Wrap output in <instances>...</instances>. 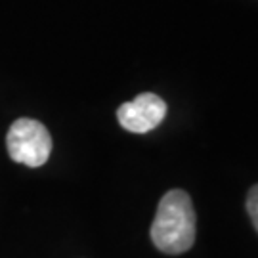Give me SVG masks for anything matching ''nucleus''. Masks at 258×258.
<instances>
[{
    "label": "nucleus",
    "instance_id": "nucleus-2",
    "mask_svg": "<svg viewBox=\"0 0 258 258\" xmlns=\"http://www.w3.org/2000/svg\"><path fill=\"white\" fill-rule=\"evenodd\" d=\"M6 149L12 161L37 168L50 159L52 136L40 120L23 117L12 122L6 136Z\"/></svg>",
    "mask_w": 258,
    "mask_h": 258
},
{
    "label": "nucleus",
    "instance_id": "nucleus-1",
    "mask_svg": "<svg viewBox=\"0 0 258 258\" xmlns=\"http://www.w3.org/2000/svg\"><path fill=\"white\" fill-rule=\"evenodd\" d=\"M197 216L191 197L184 189H170L159 201L151 224V241L165 254H182L195 243Z\"/></svg>",
    "mask_w": 258,
    "mask_h": 258
},
{
    "label": "nucleus",
    "instance_id": "nucleus-4",
    "mask_svg": "<svg viewBox=\"0 0 258 258\" xmlns=\"http://www.w3.org/2000/svg\"><path fill=\"white\" fill-rule=\"evenodd\" d=\"M247 212H249L250 220H252L254 230L258 231V184L252 185L249 189V195H247Z\"/></svg>",
    "mask_w": 258,
    "mask_h": 258
},
{
    "label": "nucleus",
    "instance_id": "nucleus-3",
    "mask_svg": "<svg viewBox=\"0 0 258 258\" xmlns=\"http://www.w3.org/2000/svg\"><path fill=\"white\" fill-rule=\"evenodd\" d=\"M166 117V103L157 94L144 92L117 109V120L124 130L146 134L157 128Z\"/></svg>",
    "mask_w": 258,
    "mask_h": 258
}]
</instances>
